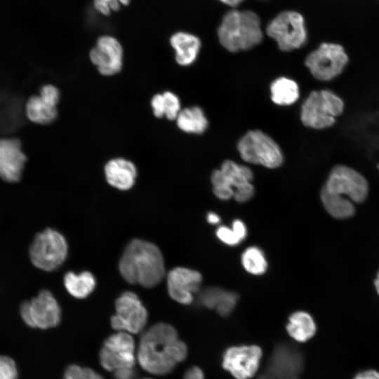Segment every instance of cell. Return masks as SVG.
Wrapping results in <instances>:
<instances>
[{
    "mask_svg": "<svg viewBox=\"0 0 379 379\" xmlns=\"http://www.w3.org/2000/svg\"><path fill=\"white\" fill-rule=\"evenodd\" d=\"M25 114L32 122L48 124L58 116L57 108L46 102L39 95L29 98L25 104Z\"/></svg>",
    "mask_w": 379,
    "mask_h": 379,
    "instance_id": "22",
    "label": "cell"
},
{
    "mask_svg": "<svg viewBox=\"0 0 379 379\" xmlns=\"http://www.w3.org/2000/svg\"><path fill=\"white\" fill-rule=\"evenodd\" d=\"M166 355L175 364L183 361L187 354L186 345L178 339L165 346Z\"/></svg>",
    "mask_w": 379,
    "mask_h": 379,
    "instance_id": "32",
    "label": "cell"
},
{
    "mask_svg": "<svg viewBox=\"0 0 379 379\" xmlns=\"http://www.w3.org/2000/svg\"><path fill=\"white\" fill-rule=\"evenodd\" d=\"M20 314L28 326L46 329L55 327L60 323L61 312L53 294L44 290L37 297L21 305Z\"/></svg>",
    "mask_w": 379,
    "mask_h": 379,
    "instance_id": "12",
    "label": "cell"
},
{
    "mask_svg": "<svg viewBox=\"0 0 379 379\" xmlns=\"http://www.w3.org/2000/svg\"><path fill=\"white\" fill-rule=\"evenodd\" d=\"M96 281L90 272L76 274L68 272L64 277V285L68 293L79 299L86 298L95 288Z\"/></svg>",
    "mask_w": 379,
    "mask_h": 379,
    "instance_id": "23",
    "label": "cell"
},
{
    "mask_svg": "<svg viewBox=\"0 0 379 379\" xmlns=\"http://www.w3.org/2000/svg\"><path fill=\"white\" fill-rule=\"evenodd\" d=\"M378 169H379V164H378Z\"/></svg>",
    "mask_w": 379,
    "mask_h": 379,
    "instance_id": "49",
    "label": "cell"
},
{
    "mask_svg": "<svg viewBox=\"0 0 379 379\" xmlns=\"http://www.w3.org/2000/svg\"><path fill=\"white\" fill-rule=\"evenodd\" d=\"M183 379H204V376L201 368L194 366L187 370Z\"/></svg>",
    "mask_w": 379,
    "mask_h": 379,
    "instance_id": "42",
    "label": "cell"
},
{
    "mask_svg": "<svg viewBox=\"0 0 379 379\" xmlns=\"http://www.w3.org/2000/svg\"><path fill=\"white\" fill-rule=\"evenodd\" d=\"M116 314L111 318L112 327L119 331L138 333L145 326L148 313L138 296L126 291L115 301Z\"/></svg>",
    "mask_w": 379,
    "mask_h": 379,
    "instance_id": "10",
    "label": "cell"
},
{
    "mask_svg": "<svg viewBox=\"0 0 379 379\" xmlns=\"http://www.w3.org/2000/svg\"><path fill=\"white\" fill-rule=\"evenodd\" d=\"M262 350L257 345L229 347L222 357V366L236 379H248L258 369Z\"/></svg>",
    "mask_w": 379,
    "mask_h": 379,
    "instance_id": "14",
    "label": "cell"
},
{
    "mask_svg": "<svg viewBox=\"0 0 379 379\" xmlns=\"http://www.w3.org/2000/svg\"><path fill=\"white\" fill-rule=\"evenodd\" d=\"M20 121V107L17 100L0 93V130L18 127Z\"/></svg>",
    "mask_w": 379,
    "mask_h": 379,
    "instance_id": "27",
    "label": "cell"
},
{
    "mask_svg": "<svg viewBox=\"0 0 379 379\" xmlns=\"http://www.w3.org/2000/svg\"><path fill=\"white\" fill-rule=\"evenodd\" d=\"M118 1L121 4H123V5H127L130 2V0H118Z\"/></svg>",
    "mask_w": 379,
    "mask_h": 379,
    "instance_id": "47",
    "label": "cell"
},
{
    "mask_svg": "<svg viewBox=\"0 0 379 379\" xmlns=\"http://www.w3.org/2000/svg\"><path fill=\"white\" fill-rule=\"evenodd\" d=\"M201 274L196 270L178 267L167 274V288L170 297L176 302L189 305L199 288Z\"/></svg>",
    "mask_w": 379,
    "mask_h": 379,
    "instance_id": "16",
    "label": "cell"
},
{
    "mask_svg": "<svg viewBox=\"0 0 379 379\" xmlns=\"http://www.w3.org/2000/svg\"><path fill=\"white\" fill-rule=\"evenodd\" d=\"M95 9L103 15H107L111 11L119 9L120 3L118 0H93Z\"/></svg>",
    "mask_w": 379,
    "mask_h": 379,
    "instance_id": "37",
    "label": "cell"
},
{
    "mask_svg": "<svg viewBox=\"0 0 379 379\" xmlns=\"http://www.w3.org/2000/svg\"><path fill=\"white\" fill-rule=\"evenodd\" d=\"M247 230L243 221L237 219L233 221L232 227L220 226L216 230V236L220 241L229 246H235L246 237Z\"/></svg>",
    "mask_w": 379,
    "mask_h": 379,
    "instance_id": "29",
    "label": "cell"
},
{
    "mask_svg": "<svg viewBox=\"0 0 379 379\" xmlns=\"http://www.w3.org/2000/svg\"><path fill=\"white\" fill-rule=\"evenodd\" d=\"M67 243L58 232L46 229L34 238L29 255L32 263L45 271H53L60 266L67 255Z\"/></svg>",
    "mask_w": 379,
    "mask_h": 379,
    "instance_id": "7",
    "label": "cell"
},
{
    "mask_svg": "<svg viewBox=\"0 0 379 379\" xmlns=\"http://www.w3.org/2000/svg\"><path fill=\"white\" fill-rule=\"evenodd\" d=\"M151 106L154 115L157 118L164 117V102L162 94L154 95L151 100Z\"/></svg>",
    "mask_w": 379,
    "mask_h": 379,
    "instance_id": "38",
    "label": "cell"
},
{
    "mask_svg": "<svg viewBox=\"0 0 379 379\" xmlns=\"http://www.w3.org/2000/svg\"><path fill=\"white\" fill-rule=\"evenodd\" d=\"M207 220L209 223L215 225L220 222V218L216 213L210 212L207 215Z\"/></svg>",
    "mask_w": 379,
    "mask_h": 379,
    "instance_id": "43",
    "label": "cell"
},
{
    "mask_svg": "<svg viewBox=\"0 0 379 379\" xmlns=\"http://www.w3.org/2000/svg\"><path fill=\"white\" fill-rule=\"evenodd\" d=\"M257 379H298V376L285 375L265 371Z\"/></svg>",
    "mask_w": 379,
    "mask_h": 379,
    "instance_id": "41",
    "label": "cell"
},
{
    "mask_svg": "<svg viewBox=\"0 0 379 379\" xmlns=\"http://www.w3.org/2000/svg\"><path fill=\"white\" fill-rule=\"evenodd\" d=\"M374 283H375V286L377 293L379 295V272L377 274V277H376V279L374 281Z\"/></svg>",
    "mask_w": 379,
    "mask_h": 379,
    "instance_id": "45",
    "label": "cell"
},
{
    "mask_svg": "<svg viewBox=\"0 0 379 379\" xmlns=\"http://www.w3.org/2000/svg\"><path fill=\"white\" fill-rule=\"evenodd\" d=\"M95 372L89 368L72 364L69 366L64 374L63 379H90Z\"/></svg>",
    "mask_w": 379,
    "mask_h": 379,
    "instance_id": "35",
    "label": "cell"
},
{
    "mask_svg": "<svg viewBox=\"0 0 379 379\" xmlns=\"http://www.w3.org/2000/svg\"><path fill=\"white\" fill-rule=\"evenodd\" d=\"M144 379H151V378H144Z\"/></svg>",
    "mask_w": 379,
    "mask_h": 379,
    "instance_id": "48",
    "label": "cell"
},
{
    "mask_svg": "<svg viewBox=\"0 0 379 379\" xmlns=\"http://www.w3.org/2000/svg\"><path fill=\"white\" fill-rule=\"evenodd\" d=\"M302 368L300 352L286 343L278 344L268 361L267 371L286 375L298 376Z\"/></svg>",
    "mask_w": 379,
    "mask_h": 379,
    "instance_id": "18",
    "label": "cell"
},
{
    "mask_svg": "<svg viewBox=\"0 0 379 379\" xmlns=\"http://www.w3.org/2000/svg\"><path fill=\"white\" fill-rule=\"evenodd\" d=\"M135 375L133 368H121L114 371L115 379H133Z\"/></svg>",
    "mask_w": 379,
    "mask_h": 379,
    "instance_id": "39",
    "label": "cell"
},
{
    "mask_svg": "<svg viewBox=\"0 0 379 379\" xmlns=\"http://www.w3.org/2000/svg\"><path fill=\"white\" fill-rule=\"evenodd\" d=\"M266 31L283 51L300 48L307 39L304 18L294 11H284L277 15L269 23Z\"/></svg>",
    "mask_w": 379,
    "mask_h": 379,
    "instance_id": "8",
    "label": "cell"
},
{
    "mask_svg": "<svg viewBox=\"0 0 379 379\" xmlns=\"http://www.w3.org/2000/svg\"><path fill=\"white\" fill-rule=\"evenodd\" d=\"M135 342L131 333L124 331L110 335L100 352L102 366L109 371L121 368H133Z\"/></svg>",
    "mask_w": 379,
    "mask_h": 379,
    "instance_id": "13",
    "label": "cell"
},
{
    "mask_svg": "<svg viewBox=\"0 0 379 379\" xmlns=\"http://www.w3.org/2000/svg\"><path fill=\"white\" fill-rule=\"evenodd\" d=\"M18 371L15 361L5 356H0V379H17Z\"/></svg>",
    "mask_w": 379,
    "mask_h": 379,
    "instance_id": "34",
    "label": "cell"
},
{
    "mask_svg": "<svg viewBox=\"0 0 379 379\" xmlns=\"http://www.w3.org/2000/svg\"><path fill=\"white\" fill-rule=\"evenodd\" d=\"M121 275L131 284L158 285L165 277L162 253L154 244L135 239L126 246L119 263Z\"/></svg>",
    "mask_w": 379,
    "mask_h": 379,
    "instance_id": "1",
    "label": "cell"
},
{
    "mask_svg": "<svg viewBox=\"0 0 379 379\" xmlns=\"http://www.w3.org/2000/svg\"><path fill=\"white\" fill-rule=\"evenodd\" d=\"M162 95L164 102V117L168 120L176 119L181 110L179 98L171 91H166Z\"/></svg>",
    "mask_w": 379,
    "mask_h": 379,
    "instance_id": "31",
    "label": "cell"
},
{
    "mask_svg": "<svg viewBox=\"0 0 379 379\" xmlns=\"http://www.w3.org/2000/svg\"><path fill=\"white\" fill-rule=\"evenodd\" d=\"M225 291L218 287L206 288L201 293L199 298L200 302L204 307L209 309H216L222 299Z\"/></svg>",
    "mask_w": 379,
    "mask_h": 379,
    "instance_id": "30",
    "label": "cell"
},
{
    "mask_svg": "<svg viewBox=\"0 0 379 379\" xmlns=\"http://www.w3.org/2000/svg\"><path fill=\"white\" fill-rule=\"evenodd\" d=\"M322 188L355 203L364 201L368 192L365 178L353 168L343 165L336 166L331 170Z\"/></svg>",
    "mask_w": 379,
    "mask_h": 379,
    "instance_id": "11",
    "label": "cell"
},
{
    "mask_svg": "<svg viewBox=\"0 0 379 379\" xmlns=\"http://www.w3.org/2000/svg\"><path fill=\"white\" fill-rule=\"evenodd\" d=\"M348 60L342 46L323 43L307 56L305 65L317 79L329 81L343 72Z\"/></svg>",
    "mask_w": 379,
    "mask_h": 379,
    "instance_id": "9",
    "label": "cell"
},
{
    "mask_svg": "<svg viewBox=\"0 0 379 379\" xmlns=\"http://www.w3.org/2000/svg\"><path fill=\"white\" fill-rule=\"evenodd\" d=\"M237 300L238 295L236 293L226 291L224 297L215 310L220 316H228L235 307Z\"/></svg>",
    "mask_w": 379,
    "mask_h": 379,
    "instance_id": "33",
    "label": "cell"
},
{
    "mask_svg": "<svg viewBox=\"0 0 379 379\" xmlns=\"http://www.w3.org/2000/svg\"><path fill=\"white\" fill-rule=\"evenodd\" d=\"M238 151L245 161L269 168L279 167L283 162L279 145L261 131H250L238 143Z\"/></svg>",
    "mask_w": 379,
    "mask_h": 379,
    "instance_id": "6",
    "label": "cell"
},
{
    "mask_svg": "<svg viewBox=\"0 0 379 379\" xmlns=\"http://www.w3.org/2000/svg\"><path fill=\"white\" fill-rule=\"evenodd\" d=\"M105 175L111 186L120 190H128L135 184L137 168L128 159L114 158L105 164Z\"/></svg>",
    "mask_w": 379,
    "mask_h": 379,
    "instance_id": "19",
    "label": "cell"
},
{
    "mask_svg": "<svg viewBox=\"0 0 379 379\" xmlns=\"http://www.w3.org/2000/svg\"><path fill=\"white\" fill-rule=\"evenodd\" d=\"M91 379H103V378L98 373H95V374L91 378Z\"/></svg>",
    "mask_w": 379,
    "mask_h": 379,
    "instance_id": "46",
    "label": "cell"
},
{
    "mask_svg": "<svg viewBox=\"0 0 379 379\" xmlns=\"http://www.w3.org/2000/svg\"><path fill=\"white\" fill-rule=\"evenodd\" d=\"M271 98L279 105H289L299 98V88L292 79L280 77L274 80L270 86Z\"/></svg>",
    "mask_w": 379,
    "mask_h": 379,
    "instance_id": "26",
    "label": "cell"
},
{
    "mask_svg": "<svg viewBox=\"0 0 379 379\" xmlns=\"http://www.w3.org/2000/svg\"><path fill=\"white\" fill-rule=\"evenodd\" d=\"M26 159L18 139L0 138V178L10 182L19 180Z\"/></svg>",
    "mask_w": 379,
    "mask_h": 379,
    "instance_id": "17",
    "label": "cell"
},
{
    "mask_svg": "<svg viewBox=\"0 0 379 379\" xmlns=\"http://www.w3.org/2000/svg\"><path fill=\"white\" fill-rule=\"evenodd\" d=\"M89 56L102 75L112 76L121 69L123 49L119 41L113 36H100L91 49Z\"/></svg>",
    "mask_w": 379,
    "mask_h": 379,
    "instance_id": "15",
    "label": "cell"
},
{
    "mask_svg": "<svg viewBox=\"0 0 379 379\" xmlns=\"http://www.w3.org/2000/svg\"><path fill=\"white\" fill-rule=\"evenodd\" d=\"M222 3L230 6H237L240 4L244 0H219Z\"/></svg>",
    "mask_w": 379,
    "mask_h": 379,
    "instance_id": "44",
    "label": "cell"
},
{
    "mask_svg": "<svg viewBox=\"0 0 379 379\" xmlns=\"http://www.w3.org/2000/svg\"><path fill=\"white\" fill-rule=\"evenodd\" d=\"M178 340L175 329L166 323H158L141 336L138 360L140 366L146 371L155 375H166L171 373L176 364L165 352V346Z\"/></svg>",
    "mask_w": 379,
    "mask_h": 379,
    "instance_id": "2",
    "label": "cell"
},
{
    "mask_svg": "<svg viewBox=\"0 0 379 379\" xmlns=\"http://www.w3.org/2000/svg\"><path fill=\"white\" fill-rule=\"evenodd\" d=\"M39 95L50 105L56 107L60 100V92L57 87L53 85L46 84L43 86L39 92Z\"/></svg>",
    "mask_w": 379,
    "mask_h": 379,
    "instance_id": "36",
    "label": "cell"
},
{
    "mask_svg": "<svg viewBox=\"0 0 379 379\" xmlns=\"http://www.w3.org/2000/svg\"><path fill=\"white\" fill-rule=\"evenodd\" d=\"M286 330L292 338L298 342L305 343L315 335L317 325L309 313L298 311L290 316Z\"/></svg>",
    "mask_w": 379,
    "mask_h": 379,
    "instance_id": "21",
    "label": "cell"
},
{
    "mask_svg": "<svg viewBox=\"0 0 379 379\" xmlns=\"http://www.w3.org/2000/svg\"><path fill=\"white\" fill-rule=\"evenodd\" d=\"M170 42L175 51V60L179 65H189L197 58L201 43L196 36L185 32H177L171 37Z\"/></svg>",
    "mask_w": 379,
    "mask_h": 379,
    "instance_id": "20",
    "label": "cell"
},
{
    "mask_svg": "<svg viewBox=\"0 0 379 379\" xmlns=\"http://www.w3.org/2000/svg\"><path fill=\"white\" fill-rule=\"evenodd\" d=\"M241 263L246 272L253 275L265 272L267 262L261 249L256 246L246 248L241 255Z\"/></svg>",
    "mask_w": 379,
    "mask_h": 379,
    "instance_id": "28",
    "label": "cell"
},
{
    "mask_svg": "<svg viewBox=\"0 0 379 379\" xmlns=\"http://www.w3.org/2000/svg\"><path fill=\"white\" fill-rule=\"evenodd\" d=\"M352 379H379V371L367 369L357 373Z\"/></svg>",
    "mask_w": 379,
    "mask_h": 379,
    "instance_id": "40",
    "label": "cell"
},
{
    "mask_svg": "<svg viewBox=\"0 0 379 379\" xmlns=\"http://www.w3.org/2000/svg\"><path fill=\"white\" fill-rule=\"evenodd\" d=\"M218 35L221 45L230 52L250 49L262 39L260 18L251 11H231L224 16Z\"/></svg>",
    "mask_w": 379,
    "mask_h": 379,
    "instance_id": "3",
    "label": "cell"
},
{
    "mask_svg": "<svg viewBox=\"0 0 379 379\" xmlns=\"http://www.w3.org/2000/svg\"><path fill=\"white\" fill-rule=\"evenodd\" d=\"M253 177L251 170L247 166L227 160L211 175L213 193L221 200L234 197L237 202H246L254 194Z\"/></svg>",
    "mask_w": 379,
    "mask_h": 379,
    "instance_id": "4",
    "label": "cell"
},
{
    "mask_svg": "<svg viewBox=\"0 0 379 379\" xmlns=\"http://www.w3.org/2000/svg\"><path fill=\"white\" fill-rule=\"evenodd\" d=\"M343 109V101L335 93L328 90L315 91L303 102L300 118L305 126L323 129L331 126Z\"/></svg>",
    "mask_w": 379,
    "mask_h": 379,
    "instance_id": "5",
    "label": "cell"
},
{
    "mask_svg": "<svg viewBox=\"0 0 379 379\" xmlns=\"http://www.w3.org/2000/svg\"><path fill=\"white\" fill-rule=\"evenodd\" d=\"M175 120L178 128L189 133H202L208 126L203 110L197 106L181 109Z\"/></svg>",
    "mask_w": 379,
    "mask_h": 379,
    "instance_id": "24",
    "label": "cell"
},
{
    "mask_svg": "<svg viewBox=\"0 0 379 379\" xmlns=\"http://www.w3.org/2000/svg\"><path fill=\"white\" fill-rule=\"evenodd\" d=\"M321 199L325 209L333 218L345 219L354 213L353 202L343 196L331 193L322 188Z\"/></svg>",
    "mask_w": 379,
    "mask_h": 379,
    "instance_id": "25",
    "label": "cell"
}]
</instances>
